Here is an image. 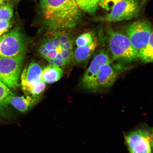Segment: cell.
Masks as SVG:
<instances>
[{
	"mask_svg": "<svg viewBox=\"0 0 153 153\" xmlns=\"http://www.w3.org/2000/svg\"><path fill=\"white\" fill-rule=\"evenodd\" d=\"M40 5L45 25L53 30L73 27L81 18L76 0H41Z\"/></svg>",
	"mask_w": 153,
	"mask_h": 153,
	"instance_id": "6da1fadb",
	"label": "cell"
},
{
	"mask_svg": "<svg viewBox=\"0 0 153 153\" xmlns=\"http://www.w3.org/2000/svg\"><path fill=\"white\" fill-rule=\"evenodd\" d=\"M109 49L114 60L131 62L139 60L138 51L134 48L127 36L110 30L108 33Z\"/></svg>",
	"mask_w": 153,
	"mask_h": 153,
	"instance_id": "7a4b0ae2",
	"label": "cell"
},
{
	"mask_svg": "<svg viewBox=\"0 0 153 153\" xmlns=\"http://www.w3.org/2000/svg\"><path fill=\"white\" fill-rule=\"evenodd\" d=\"M129 153H152V129L143 124L124 135Z\"/></svg>",
	"mask_w": 153,
	"mask_h": 153,
	"instance_id": "3957f363",
	"label": "cell"
},
{
	"mask_svg": "<svg viewBox=\"0 0 153 153\" xmlns=\"http://www.w3.org/2000/svg\"><path fill=\"white\" fill-rule=\"evenodd\" d=\"M25 55L0 57V81L10 88H16L19 85Z\"/></svg>",
	"mask_w": 153,
	"mask_h": 153,
	"instance_id": "277c9868",
	"label": "cell"
},
{
	"mask_svg": "<svg viewBox=\"0 0 153 153\" xmlns=\"http://www.w3.org/2000/svg\"><path fill=\"white\" fill-rule=\"evenodd\" d=\"M27 46L25 36L20 29H13L1 36L0 57H10L25 54Z\"/></svg>",
	"mask_w": 153,
	"mask_h": 153,
	"instance_id": "5b68a950",
	"label": "cell"
},
{
	"mask_svg": "<svg viewBox=\"0 0 153 153\" xmlns=\"http://www.w3.org/2000/svg\"><path fill=\"white\" fill-rule=\"evenodd\" d=\"M152 32L150 23L145 20L136 21L126 28L127 37L134 48L138 52L148 43Z\"/></svg>",
	"mask_w": 153,
	"mask_h": 153,
	"instance_id": "8992f818",
	"label": "cell"
},
{
	"mask_svg": "<svg viewBox=\"0 0 153 153\" xmlns=\"http://www.w3.org/2000/svg\"><path fill=\"white\" fill-rule=\"evenodd\" d=\"M139 0H122L116 4L104 20L110 22L127 20L139 16Z\"/></svg>",
	"mask_w": 153,
	"mask_h": 153,
	"instance_id": "52a82bcc",
	"label": "cell"
},
{
	"mask_svg": "<svg viewBox=\"0 0 153 153\" xmlns=\"http://www.w3.org/2000/svg\"><path fill=\"white\" fill-rule=\"evenodd\" d=\"M111 62L108 52L101 50L93 58L82 78V85L88 91H97V78L99 69L102 65Z\"/></svg>",
	"mask_w": 153,
	"mask_h": 153,
	"instance_id": "ba28073f",
	"label": "cell"
},
{
	"mask_svg": "<svg viewBox=\"0 0 153 153\" xmlns=\"http://www.w3.org/2000/svg\"><path fill=\"white\" fill-rule=\"evenodd\" d=\"M42 69L37 63L32 62L24 68L21 75V85L23 91L29 94L33 88L42 81Z\"/></svg>",
	"mask_w": 153,
	"mask_h": 153,
	"instance_id": "9c48e42d",
	"label": "cell"
},
{
	"mask_svg": "<svg viewBox=\"0 0 153 153\" xmlns=\"http://www.w3.org/2000/svg\"><path fill=\"white\" fill-rule=\"evenodd\" d=\"M110 64L102 65L99 69L97 78V91L108 89L114 85L117 78L120 67L112 65Z\"/></svg>",
	"mask_w": 153,
	"mask_h": 153,
	"instance_id": "30bf717a",
	"label": "cell"
},
{
	"mask_svg": "<svg viewBox=\"0 0 153 153\" xmlns=\"http://www.w3.org/2000/svg\"><path fill=\"white\" fill-rule=\"evenodd\" d=\"M37 97L30 96L16 97L14 95L9 99L8 104H10L19 111L24 113L28 111L38 101Z\"/></svg>",
	"mask_w": 153,
	"mask_h": 153,
	"instance_id": "8fae6325",
	"label": "cell"
},
{
	"mask_svg": "<svg viewBox=\"0 0 153 153\" xmlns=\"http://www.w3.org/2000/svg\"><path fill=\"white\" fill-rule=\"evenodd\" d=\"M98 45V42L95 39L90 45L77 47L74 53V60L78 64L86 62L93 55Z\"/></svg>",
	"mask_w": 153,
	"mask_h": 153,
	"instance_id": "7c38bea8",
	"label": "cell"
},
{
	"mask_svg": "<svg viewBox=\"0 0 153 153\" xmlns=\"http://www.w3.org/2000/svg\"><path fill=\"white\" fill-rule=\"evenodd\" d=\"M63 71L60 67L49 65L42 70V80L45 83H52L61 79Z\"/></svg>",
	"mask_w": 153,
	"mask_h": 153,
	"instance_id": "4fadbf2b",
	"label": "cell"
},
{
	"mask_svg": "<svg viewBox=\"0 0 153 153\" xmlns=\"http://www.w3.org/2000/svg\"><path fill=\"white\" fill-rule=\"evenodd\" d=\"M14 95L9 88L0 81V118L9 117L7 111L8 101Z\"/></svg>",
	"mask_w": 153,
	"mask_h": 153,
	"instance_id": "5bb4252c",
	"label": "cell"
},
{
	"mask_svg": "<svg viewBox=\"0 0 153 153\" xmlns=\"http://www.w3.org/2000/svg\"><path fill=\"white\" fill-rule=\"evenodd\" d=\"M153 35L152 32L148 43L139 51V58L143 63H149L153 62Z\"/></svg>",
	"mask_w": 153,
	"mask_h": 153,
	"instance_id": "9a60e30c",
	"label": "cell"
},
{
	"mask_svg": "<svg viewBox=\"0 0 153 153\" xmlns=\"http://www.w3.org/2000/svg\"><path fill=\"white\" fill-rule=\"evenodd\" d=\"M76 1L79 8L89 14H94L99 8V0Z\"/></svg>",
	"mask_w": 153,
	"mask_h": 153,
	"instance_id": "2e32d148",
	"label": "cell"
},
{
	"mask_svg": "<svg viewBox=\"0 0 153 153\" xmlns=\"http://www.w3.org/2000/svg\"><path fill=\"white\" fill-rule=\"evenodd\" d=\"M13 14L14 11L11 5L4 3L0 5V21H10Z\"/></svg>",
	"mask_w": 153,
	"mask_h": 153,
	"instance_id": "e0dca14e",
	"label": "cell"
},
{
	"mask_svg": "<svg viewBox=\"0 0 153 153\" xmlns=\"http://www.w3.org/2000/svg\"><path fill=\"white\" fill-rule=\"evenodd\" d=\"M94 39L93 34L91 32H87L82 34L76 38V45L77 47L89 45L93 42Z\"/></svg>",
	"mask_w": 153,
	"mask_h": 153,
	"instance_id": "ac0fdd59",
	"label": "cell"
},
{
	"mask_svg": "<svg viewBox=\"0 0 153 153\" xmlns=\"http://www.w3.org/2000/svg\"><path fill=\"white\" fill-rule=\"evenodd\" d=\"M122 0H99V6L107 11H110L116 4Z\"/></svg>",
	"mask_w": 153,
	"mask_h": 153,
	"instance_id": "d6986e66",
	"label": "cell"
},
{
	"mask_svg": "<svg viewBox=\"0 0 153 153\" xmlns=\"http://www.w3.org/2000/svg\"><path fill=\"white\" fill-rule=\"evenodd\" d=\"M45 87L46 83L42 80L38 85L31 89L29 94H31L32 96L37 97L45 90Z\"/></svg>",
	"mask_w": 153,
	"mask_h": 153,
	"instance_id": "ffe728a7",
	"label": "cell"
},
{
	"mask_svg": "<svg viewBox=\"0 0 153 153\" xmlns=\"http://www.w3.org/2000/svg\"><path fill=\"white\" fill-rule=\"evenodd\" d=\"M74 52L72 50H62L60 54L63 60L66 63L67 65L70 64L74 60Z\"/></svg>",
	"mask_w": 153,
	"mask_h": 153,
	"instance_id": "44dd1931",
	"label": "cell"
},
{
	"mask_svg": "<svg viewBox=\"0 0 153 153\" xmlns=\"http://www.w3.org/2000/svg\"><path fill=\"white\" fill-rule=\"evenodd\" d=\"M11 26L10 21H0V36L8 31Z\"/></svg>",
	"mask_w": 153,
	"mask_h": 153,
	"instance_id": "7402d4cb",
	"label": "cell"
},
{
	"mask_svg": "<svg viewBox=\"0 0 153 153\" xmlns=\"http://www.w3.org/2000/svg\"><path fill=\"white\" fill-rule=\"evenodd\" d=\"M57 32L59 39H60L61 45L72 40L71 36L66 32Z\"/></svg>",
	"mask_w": 153,
	"mask_h": 153,
	"instance_id": "603a6c76",
	"label": "cell"
},
{
	"mask_svg": "<svg viewBox=\"0 0 153 153\" xmlns=\"http://www.w3.org/2000/svg\"><path fill=\"white\" fill-rule=\"evenodd\" d=\"M42 44L45 45L46 48L49 51L55 49L51 38H47L44 39Z\"/></svg>",
	"mask_w": 153,
	"mask_h": 153,
	"instance_id": "cb8c5ba5",
	"label": "cell"
},
{
	"mask_svg": "<svg viewBox=\"0 0 153 153\" xmlns=\"http://www.w3.org/2000/svg\"><path fill=\"white\" fill-rule=\"evenodd\" d=\"M51 38L53 41L55 49L61 47V44L57 32L53 34Z\"/></svg>",
	"mask_w": 153,
	"mask_h": 153,
	"instance_id": "d4e9b609",
	"label": "cell"
},
{
	"mask_svg": "<svg viewBox=\"0 0 153 153\" xmlns=\"http://www.w3.org/2000/svg\"><path fill=\"white\" fill-rule=\"evenodd\" d=\"M54 63L55 66L59 67H63L67 65L65 62L63 60L60 53H59L56 58L54 59Z\"/></svg>",
	"mask_w": 153,
	"mask_h": 153,
	"instance_id": "484cf974",
	"label": "cell"
},
{
	"mask_svg": "<svg viewBox=\"0 0 153 153\" xmlns=\"http://www.w3.org/2000/svg\"><path fill=\"white\" fill-rule=\"evenodd\" d=\"M48 51H49L46 48L45 45L42 44L38 51V54L40 56L45 59Z\"/></svg>",
	"mask_w": 153,
	"mask_h": 153,
	"instance_id": "4316f807",
	"label": "cell"
},
{
	"mask_svg": "<svg viewBox=\"0 0 153 153\" xmlns=\"http://www.w3.org/2000/svg\"><path fill=\"white\" fill-rule=\"evenodd\" d=\"M59 53L58 51L56 49H55L51 51H48L47 55L46 58H45L46 60L49 59H54L56 58L57 54Z\"/></svg>",
	"mask_w": 153,
	"mask_h": 153,
	"instance_id": "83f0119b",
	"label": "cell"
},
{
	"mask_svg": "<svg viewBox=\"0 0 153 153\" xmlns=\"http://www.w3.org/2000/svg\"><path fill=\"white\" fill-rule=\"evenodd\" d=\"M73 40L69 41L61 45V48L64 50H72L73 47Z\"/></svg>",
	"mask_w": 153,
	"mask_h": 153,
	"instance_id": "f1b7e54d",
	"label": "cell"
},
{
	"mask_svg": "<svg viewBox=\"0 0 153 153\" xmlns=\"http://www.w3.org/2000/svg\"><path fill=\"white\" fill-rule=\"evenodd\" d=\"M54 59H47V60L48 62L51 65L55 66L54 63Z\"/></svg>",
	"mask_w": 153,
	"mask_h": 153,
	"instance_id": "f546056e",
	"label": "cell"
},
{
	"mask_svg": "<svg viewBox=\"0 0 153 153\" xmlns=\"http://www.w3.org/2000/svg\"><path fill=\"white\" fill-rule=\"evenodd\" d=\"M147 1H148V0H141V4L145 5Z\"/></svg>",
	"mask_w": 153,
	"mask_h": 153,
	"instance_id": "4dcf8cb0",
	"label": "cell"
},
{
	"mask_svg": "<svg viewBox=\"0 0 153 153\" xmlns=\"http://www.w3.org/2000/svg\"><path fill=\"white\" fill-rule=\"evenodd\" d=\"M9 0H0V5L4 4L5 1H8Z\"/></svg>",
	"mask_w": 153,
	"mask_h": 153,
	"instance_id": "1f68e13d",
	"label": "cell"
},
{
	"mask_svg": "<svg viewBox=\"0 0 153 153\" xmlns=\"http://www.w3.org/2000/svg\"><path fill=\"white\" fill-rule=\"evenodd\" d=\"M1 36H0V40H1Z\"/></svg>",
	"mask_w": 153,
	"mask_h": 153,
	"instance_id": "d6a6232c",
	"label": "cell"
}]
</instances>
